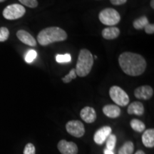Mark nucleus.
Listing matches in <instances>:
<instances>
[{
  "mask_svg": "<svg viewBox=\"0 0 154 154\" xmlns=\"http://www.w3.org/2000/svg\"><path fill=\"white\" fill-rule=\"evenodd\" d=\"M111 99L117 106H126L129 103V97L126 92L118 86H113L109 90Z\"/></svg>",
  "mask_w": 154,
  "mask_h": 154,
  "instance_id": "39448f33",
  "label": "nucleus"
},
{
  "mask_svg": "<svg viewBox=\"0 0 154 154\" xmlns=\"http://www.w3.org/2000/svg\"><path fill=\"white\" fill-rule=\"evenodd\" d=\"M26 13V9L22 5L13 4L8 5L3 10V17L8 20H16L22 17Z\"/></svg>",
  "mask_w": 154,
  "mask_h": 154,
  "instance_id": "423d86ee",
  "label": "nucleus"
},
{
  "mask_svg": "<svg viewBox=\"0 0 154 154\" xmlns=\"http://www.w3.org/2000/svg\"><path fill=\"white\" fill-rule=\"evenodd\" d=\"M103 153H104V154H114L113 151H111V150H109L107 149H105L103 150Z\"/></svg>",
  "mask_w": 154,
  "mask_h": 154,
  "instance_id": "c85d7f7f",
  "label": "nucleus"
},
{
  "mask_svg": "<svg viewBox=\"0 0 154 154\" xmlns=\"http://www.w3.org/2000/svg\"><path fill=\"white\" fill-rule=\"evenodd\" d=\"M5 1H6V0H0V2H3Z\"/></svg>",
  "mask_w": 154,
  "mask_h": 154,
  "instance_id": "2f4dec72",
  "label": "nucleus"
},
{
  "mask_svg": "<svg viewBox=\"0 0 154 154\" xmlns=\"http://www.w3.org/2000/svg\"><path fill=\"white\" fill-rule=\"evenodd\" d=\"M119 63L125 74L131 76L143 74L146 69V59L141 55L132 52H124L119 56Z\"/></svg>",
  "mask_w": 154,
  "mask_h": 154,
  "instance_id": "f257e3e1",
  "label": "nucleus"
},
{
  "mask_svg": "<svg viewBox=\"0 0 154 154\" xmlns=\"http://www.w3.org/2000/svg\"><path fill=\"white\" fill-rule=\"evenodd\" d=\"M120 34V30L116 26H109L105 28L101 32V35L103 38L107 40L114 39L117 38Z\"/></svg>",
  "mask_w": 154,
  "mask_h": 154,
  "instance_id": "2eb2a0df",
  "label": "nucleus"
},
{
  "mask_svg": "<svg viewBox=\"0 0 154 154\" xmlns=\"http://www.w3.org/2000/svg\"><path fill=\"white\" fill-rule=\"evenodd\" d=\"M111 132H112V129L110 126H106L101 127L96 131L94 135V142L96 144L101 145L106 141L109 135L111 134Z\"/></svg>",
  "mask_w": 154,
  "mask_h": 154,
  "instance_id": "1a4fd4ad",
  "label": "nucleus"
},
{
  "mask_svg": "<svg viewBox=\"0 0 154 154\" xmlns=\"http://www.w3.org/2000/svg\"><path fill=\"white\" fill-rule=\"evenodd\" d=\"M19 2L29 8H36L38 6L37 0H19Z\"/></svg>",
  "mask_w": 154,
  "mask_h": 154,
  "instance_id": "393cba45",
  "label": "nucleus"
},
{
  "mask_svg": "<svg viewBox=\"0 0 154 154\" xmlns=\"http://www.w3.org/2000/svg\"><path fill=\"white\" fill-rule=\"evenodd\" d=\"M66 38V32L58 26H50L44 29L37 36V41L42 46H47L54 42L65 41Z\"/></svg>",
  "mask_w": 154,
  "mask_h": 154,
  "instance_id": "f03ea898",
  "label": "nucleus"
},
{
  "mask_svg": "<svg viewBox=\"0 0 154 154\" xmlns=\"http://www.w3.org/2000/svg\"><path fill=\"white\" fill-rule=\"evenodd\" d=\"M24 154H36V149L35 146H34L33 143H29L25 146L24 151Z\"/></svg>",
  "mask_w": 154,
  "mask_h": 154,
  "instance_id": "a878e982",
  "label": "nucleus"
},
{
  "mask_svg": "<svg viewBox=\"0 0 154 154\" xmlns=\"http://www.w3.org/2000/svg\"><path fill=\"white\" fill-rule=\"evenodd\" d=\"M99 19L103 24L113 26L120 22L121 16L116 9L113 8H106L100 11Z\"/></svg>",
  "mask_w": 154,
  "mask_h": 154,
  "instance_id": "20e7f679",
  "label": "nucleus"
},
{
  "mask_svg": "<svg viewBox=\"0 0 154 154\" xmlns=\"http://www.w3.org/2000/svg\"><path fill=\"white\" fill-rule=\"evenodd\" d=\"M110 2L112 5L119 6V5H124L125 3H126L127 0H110Z\"/></svg>",
  "mask_w": 154,
  "mask_h": 154,
  "instance_id": "cd10ccee",
  "label": "nucleus"
},
{
  "mask_svg": "<svg viewBox=\"0 0 154 154\" xmlns=\"http://www.w3.org/2000/svg\"><path fill=\"white\" fill-rule=\"evenodd\" d=\"M9 31L7 27L2 26L0 28V42H4L8 39Z\"/></svg>",
  "mask_w": 154,
  "mask_h": 154,
  "instance_id": "b1692460",
  "label": "nucleus"
},
{
  "mask_svg": "<svg viewBox=\"0 0 154 154\" xmlns=\"http://www.w3.org/2000/svg\"><path fill=\"white\" fill-rule=\"evenodd\" d=\"M149 24V22L147 17L146 16H143L136 19V20H134V22H133V26H134V27L136 29L141 30L143 29L146 25Z\"/></svg>",
  "mask_w": 154,
  "mask_h": 154,
  "instance_id": "f3484780",
  "label": "nucleus"
},
{
  "mask_svg": "<svg viewBox=\"0 0 154 154\" xmlns=\"http://www.w3.org/2000/svg\"><path fill=\"white\" fill-rule=\"evenodd\" d=\"M80 116L83 121L87 124H92L96 119V113L94 108L86 106L83 108L80 112Z\"/></svg>",
  "mask_w": 154,
  "mask_h": 154,
  "instance_id": "9b49d317",
  "label": "nucleus"
},
{
  "mask_svg": "<svg viewBox=\"0 0 154 154\" xmlns=\"http://www.w3.org/2000/svg\"><path fill=\"white\" fill-rule=\"evenodd\" d=\"M17 36L22 43L26 44V45L30 46V47H36V41L35 38L25 30H19L17 32Z\"/></svg>",
  "mask_w": 154,
  "mask_h": 154,
  "instance_id": "f8f14e48",
  "label": "nucleus"
},
{
  "mask_svg": "<svg viewBox=\"0 0 154 154\" xmlns=\"http://www.w3.org/2000/svg\"><path fill=\"white\" fill-rule=\"evenodd\" d=\"M153 95V89L150 86L145 85L136 88L134 91V96L140 100H149Z\"/></svg>",
  "mask_w": 154,
  "mask_h": 154,
  "instance_id": "9d476101",
  "label": "nucleus"
},
{
  "mask_svg": "<svg viewBox=\"0 0 154 154\" xmlns=\"http://www.w3.org/2000/svg\"><path fill=\"white\" fill-rule=\"evenodd\" d=\"M106 149L113 151L116 143V136L114 134H110L106 140Z\"/></svg>",
  "mask_w": 154,
  "mask_h": 154,
  "instance_id": "aec40b11",
  "label": "nucleus"
},
{
  "mask_svg": "<svg viewBox=\"0 0 154 154\" xmlns=\"http://www.w3.org/2000/svg\"><path fill=\"white\" fill-rule=\"evenodd\" d=\"M135 154H146V153H144V151H142V150H138V151L136 152V153Z\"/></svg>",
  "mask_w": 154,
  "mask_h": 154,
  "instance_id": "c756f323",
  "label": "nucleus"
},
{
  "mask_svg": "<svg viewBox=\"0 0 154 154\" xmlns=\"http://www.w3.org/2000/svg\"><path fill=\"white\" fill-rule=\"evenodd\" d=\"M94 65V57L86 49H81L76 66V73L80 77L86 76L91 72Z\"/></svg>",
  "mask_w": 154,
  "mask_h": 154,
  "instance_id": "7ed1b4c3",
  "label": "nucleus"
},
{
  "mask_svg": "<svg viewBox=\"0 0 154 154\" xmlns=\"http://www.w3.org/2000/svg\"><path fill=\"white\" fill-rule=\"evenodd\" d=\"M142 142L143 145L147 148L154 147V129L149 128L144 131L142 135Z\"/></svg>",
  "mask_w": 154,
  "mask_h": 154,
  "instance_id": "4468645a",
  "label": "nucleus"
},
{
  "mask_svg": "<svg viewBox=\"0 0 154 154\" xmlns=\"http://www.w3.org/2000/svg\"><path fill=\"white\" fill-rule=\"evenodd\" d=\"M36 57H37V52H36L35 50H29L27 52H26V55H25V61L28 63L33 62Z\"/></svg>",
  "mask_w": 154,
  "mask_h": 154,
  "instance_id": "412c9836",
  "label": "nucleus"
},
{
  "mask_svg": "<svg viewBox=\"0 0 154 154\" xmlns=\"http://www.w3.org/2000/svg\"><path fill=\"white\" fill-rule=\"evenodd\" d=\"M130 125L132 129L134 130L135 131L141 133L143 132L146 129V126L144 124V123L142 122L141 121L138 120V119H132L130 122Z\"/></svg>",
  "mask_w": 154,
  "mask_h": 154,
  "instance_id": "6ab92c4d",
  "label": "nucleus"
},
{
  "mask_svg": "<svg viewBox=\"0 0 154 154\" xmlns=\"http://www.w3.org/2000/svg\"><path fill=\"white\" fill-rule=\"evenodd\" d=\"M67 132L76 138H81L85 134V128L82 121L78 120L69 121L66 124Z\"/></svg>",
  "mask_w": 154,
  "mask_h": 154,
  "instance_id": "0eeeda50",
  "label": "nucleus"
},
{
  "mask_svg": "<svg viewBox=\"0 0 154 154\" xmlns=\"http://www.w3.org/2000/svg\"><path fill=\"white\" fill-rule=\"evenodd\" d=\"M56 61L58 63H69L72 61V57L69 54H57L56 57Z\"/></svg>",
  "mask_w": 154,
  "mask_h": 154,
  "instance_id": "4be33fe9",
  "label": "nucleus"
},
{
  "mask_svg": "<svg viewBox=\"0 0 154 154\" xmlns=\"http://www.w3.org/2000/svg\"><path fill=\"white\" fill-rule=\"evenodd\" d=\"M128 114L142 116L144 113V106L140 101H134L128 106L127 109Z\"/></svg>",
  "mask_w": 154,
  "mask_h": 154,
  "instance_id": "dca6fc26",
  "label": "nucleus"
},
{
  "mask_svg": "<svg viewBox=\"0 0 154 154\" xmlns=\"http://www.w3.org/2000/svg\"><path fill=\"white\" fill-rule=\"evenodd\" d=\"M76 69H72V70L69 72V73L67 75H66L64 77L62 78V81L65 84H68V83L71 82L73 79H75L76 78Z\"/></svg>",
  "mask_w": 154,
  "mask_h": 154,
  "instance_id": "5701e85b",
  "label": "nucleus"
},
{
  "mask_svg": "<svg viewBox=\"0 0 154 154\" xmlns=\"http://www.w3.org/2000/svg\"><path fill=\"white\" fill-rule=\"evenodd\" d=\"M103 113L109 118L116 119L121 115V109L117 105H106L103 108Z\"/></svg>",
  "mask_w": 154,
  "mask_h": 154,
  "instance_id": "ddd939ff",
  "label": "nucleus"
},
{
  "mask_svg": "<svg viewBox=\"0 0 154 154\" xmlns=\"http://www.w3.org/2000/svg\"><path fill=\"white\" fill-rule=\"evenodd\" d=\"M58 150L61 154H77L78 147L76 144L72 141H67L66 140H61L58 143Z\"/></svg>",
  "mask_w": 154,
  "mask_h": 154,
  "instance_id": "6e6552de",
  "label": "nucleus"
},
{
  "mask_svg": "<svg viewBox=\"0 0 154 154\" xmlns=\"http://www.w3.org/2000/svg\"><path fill=\"white\" fill-rule=\"evenodd\" d=\"M151 7H152V9H154V0H151Z\"/></svg>",
  "mask_w": 154,
  "mask_h": 154,
  "instance_id": "7c9ffc66",
  "label": "nucleus"
},
{
  "mask_svg": "<svg viewBox=\"0 0 154 154\" xmlns=\"http://www.w3.org/2000/svg\"><path fill=\"white\" fill-rule=\"evenodd\" d=\"M146 33L148 34H153L154 33V24H147L144 28Z\"/></svg>",
  "mask_w": 154,
  "mask_h": 154,
  "instance_id": "bb28decb",
  "label": "nucleus"
},
{
  "mask_svg": "<svg viewBox=\"0 0 154 154\" xmlns=\"http://www.w3.org/2000/svg\"><path fill=\"white\" fill-rule=\"evenodd\" d=\"M134 151V145L132 141H126L119 149L118 154H132Z\"/></svg>",
  "mask_w": 154,
  "mask_h": 154,
  "instance_id": "a211bd4d",
  "label": "nucleus"
}]
</instances>
